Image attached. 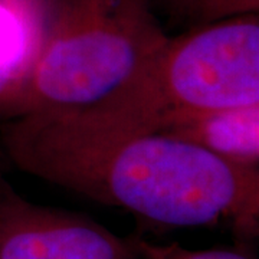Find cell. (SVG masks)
Instances as JSON below:
<instances>
[{
	"label": "cell",
	"instance_id": "1",
	"mask_svg": "<svg viewBox=\"0 0 259 259\" xmlns=\"http://www.w3.org/2000/svg\"><path fill=\"white\" fill-rule=\"evenodd\" d=\"M19 170L164 228L228 222L259 233V168L226 163L157 131L114 125L85 112H35L0 124Z\"/></svg>",
	"mask_w": 259,
	"mask_h": 259
},
{
	"label": "cell",
	"instance_id": "7",
	"mask_svg": "<svg viewBox=\"0 0 259 259\" xmlns=\"http://www.w3.org/2000/svg\"><path fill=\"white\" fill-rule=\"evenodd\" d=\"M167 9L177 16L192 20L194 26H200L258 13L259 0H171Z\"/></svg>",
	"mask_w": 259,
	"mask_h": 259
},
{
	"label": "cell",
	"instance_id": "10",
	"mask_svg": "<svg viewBox=\"0 0 259 259\" xmlns=\"http://www.w3.org/2000/svg\"><path fill=\"white\" fill-rule=\"evenodd\" d=\"M151 2H157V3H160V5L163 3L166 8H168V6H170V3H171V0H151Z\"/></svg>",
	"mask_w": 259,
	"mask_h": 259
},
{
	"label": "cell",
	"instance_id": "3",
	"mask_svg": "<svg viewBox=\"0 0 259 259\" xmlns=\"http://www.w3.org/2000/svg\"><path fill=\"white\" fill-rule=\"evenodd\" d=\"M259 104V15L193 26L168 36L122 93L85 110L120 127L154 131L173 114Z\"/></svg>",
	"mask_w": 259,
	"mask_h": 259
},
{
	"label": "cell",
	"instance_id": "5",
	"mask_svg": "<svg viewBox=\"0 0 259 259\" xmlns=\"http://www.w3.org/2000/svg\"><path fill=\"white\" fill-rule=\"evenodd\" d=\"M154 131L203 148L226 163L259 168V104L173 114Z\"/></svg>",
	"mask_w": 259,
	"mask_h": 259
},
{
	"label": "cell",
	"instance_id": "4",
	"mask_svg": "<svg viewBox=\"0 0 259 259\" xmlns=\"http://www.w3.org/2000/svg\"><path fill=\"white\" fill-rule=\"evenodd\" d=\"M0 259H137L93 219L29 202L0 173Z\"/></svg>",
	"mask_w": 259,
	"mask_h": 259
},
{
	"label": "cell",
	"instance_id": "6",
	"mask_svg": "<svg viewBox=\"0 0 259 259\" xmlns=\"http://www.w3.org/2000/svg\"><path fill=\"white\" fill-rule=\"evenodd\" d=\"M49 16L0 0V124L22 110Z\"/></svg>",
	"mask_w": 259,
	"mask_h": 259
},
{
	"label": "cell",
	"instance_id": "8",
	"mask_svg": "<svg viewBox=\"0 0 259 259\" xmlns=\"http://www.w3.org/2000/svg\"><path fill=\"white\" fill-rule=\"evenodd\" d=\"M128 243L137 259H250L241 252L229 249L192 250L177 243L158 245L139 238L131 239Z\"/></svg>",
	"mask_w": 259,
	"mask_h": 259
},
{
	"label": "cell",
	"instance_id": "2",
	"mask_svg": "<svg viewBox=\"0 0 259 259\" xmlns=\"http://www.w3.org/2000/svg\"><path fill=\"white\" fill-rule=\"evenodd\" d=\"M167 37L151 0H55L19 115L100 107L143 74Z\"/></svg>",
	"mask_w": 259,
	"mask_h": 259
},
{
	"label": "cell",
	"instance_id": "9",
	"mask_svg": "<svg viewBox=\"0 0 259 259\" xmlns=\"http://www.w3.org/2000/svg\"><path fill=\"white\" fill-rule=\"evenodd\" d=\"M15 2L18 5H22L25 8L36 10V12H42V13H51L52 6L55 3V0H10Z\"/></svg>",
	"mask_w": 259,
	"mask_h": 259
}]
</instances>
